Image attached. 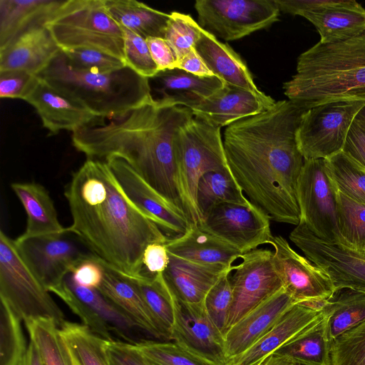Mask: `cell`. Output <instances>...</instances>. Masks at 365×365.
<instances>
[{"instance_id": "1", "label": "cell", "mask_w": 365, "mask_h": 365, "mask_svg": "<svg viewBox=\"0 0 365 365\" xmlns=\"http://www.w3.org/2000/svg\"><path fill=\"white\" fill-rule=\"evenodd\" d=\"M307 110L289 100L229 125L224 133L227 162L245 195L271 220L297 225V182L304 158L297 131Z\"/></svg>"}, {"instance_id": "2", "label": "cell", "mask_w": 365, "mask_h": 365, "mask_svg": "<svg viewBox=\"0 0 365 365\" xmlns=\"http://www.w3.org/2000/svg\"><path fill=\"white\" fill-rule=\"evenodd\" d=\"M64 195L72 217L69 232L126 274L141 272L148 245L168 239L125 197L104 160L87 158L73 173Z\"/></svg>"}, {"instance_id": "3", "label": "cell", "mask_w": 365, "mask_h": 365, "mask_svg": "<svg viewBox=\"0 0 365 365\" xmlns=\"http://www.w3.org/2000/svg\"><path fill=\"white\" fill-rule=\"evenodd\" d=\"M193 117L188 108L165 105L153 98L107 123L73 133L72 143L87 158L123 159L190 222L180 184L176 135Z\"/></svg>"}, {"instance_id": "4", "label": "cell", "mask_w": 365, "mask_h": 365, "mask_svg": "<svg viewBox=\"0 0 365 365\" xmlns=\"http://www.w3.org/2000/svg\"><path fill=\"white\" fill-rule=\"evenodd\" d=\"M283 89L305 110L330 101H365V31L343 40L319 41L300 54L297 72Z\"/></svg>"}, {"instance_id": "5", "label": "cell", "mask_w": 365, "mask_h": 365, "mask_svg": "<svg viewBox=\"0 0 365 365\" xmlns=\"http://www.w3.org/2000/svg\"><path fill=\"white\" fill-rule=\"evenodd\" d=\"M36 76L101 119L117 118L153 98L150 80L130 67L105 73L78 70L61 50Z\"/></svg>"}, {"instance_id": "6", "label": "cell", "mask_w": 365, "mask_h": 365, "mask_svg": "<svg viewBox=\"0 0 365 365\" xmlns=\"http://www.w3.org/2000/svg\"><path fill=\"white\" fill-rule=\"evenodd\" d=\"M43 24L62 51L91 48L125 62L123 31L104 0H63Z\"/></svg>"}, {"instance_id": "7", "label": "cell", "mask_w": 365, "mask_h": 365, "mask_svg": "<svg viewBox=\"0 0 365 365\" xmlns=\"http://www.w3.org/2000/svg\"><path fill=\"white\" fill-rule=\"evenodd\" d=\"M180 187L192 224L202 220L196 192L201 177L208 172H231L226 159L220 128L193 117L176 135Z\"/></svg>"}, {"instance_id": "8", "label": "cell", "mask_w": 365, "mask_h": 365, "mask_svg": "<svg viewBox=\"0 0 365 365\" xmlns=\"http://www.w3.org/2000/svg\"><path fill=\"white\" fill-rule=\"evenodd\" d=\"M0 299L24 321L30 318L54 319L60 327L64 314L49 291L21 255L15 240L0 232Z\"/></svg>"}, {"instance_id": "9", "label": "cell", "mask_w": 365, "mask_h": 365, "mask_svg": "<svg viewBox=\"0 0 365 365\" xmlns=\"http://www.w3.org/2000/svg\"><path fill=\"white\" fill-rule=\"evenodd\" d=\"M365 101H336L305 111L297 131L304 160L326 159L342 151L346 135Z\"/></svg>"}, {"instance_id": "10", "label": "cell", "mask_w": 365, "mask_h": 365, "mask_svg": "<svg viewBox=\"0 0 365 365\" xmlns=\"http://www.w3.org/2000/svg\"><path fill=\"white\" fill-rule=\"evenodd\" d=\"M49 292L57 295L91 331L101 338L137 344L145 339L142 331L120 309L98 289L77 284L71 272Z\"/></svg>"}, {"instance_id": "11", "label": "cell", "mask_w": 365, "mask_h": 365, "mask_svg": "<svg viewBox=\"0 0 365 365\" xmlns=\"http://www.w3.org/2000/svg\"><path fill=\"white\" fill-rule=\"evenodd\" d=\"M337 193L324 159L304 160L297 187L299 223L317 237L331 244H341L336 221Z\"/></svg>"}, {"instance_id": "12", "label": "cell", "mask_w": 365, "mask_h": 365, "mask_svg": "<svg viewBox=\"0 0 365 365\" xmlns=\"http://www.w3.org/2000/svg\"><path fill=\"white\" fill-rule=\"evenodd\" d=\"M198 24L225 41L240 39L278 21L274 0H197Z\"/></svg>"}, {"instance_id": "13", "label": "cell", "mask_w": 365, "mask_h": 365, "mask_svg": "<svg viewBox=\"0 0 365 365\" xmlns=\"http://www.w3.org/2000/svg\"><path fill=\"white\" fill-rule=\"evenodd\" d=\"M240 259V262L234 265L230 274L232 302L226 331L247 313L283 287L274 264L273 251L256 249L243 254Z\"/></svg>"}, {"instance_id": "14", "label": "cell", "mask_w": 365, "mask_h": 365, "mask_svg": "<svg viewBox=\"0 0 365 365\" xmlns=\"http://www.w3.org/2000/svg\"><path fill=\"white\" fill-rule=\"evenodd\" d=\"M64 234L18 237L16 247L31 271L49 291L58 285L92 252L85 251L79 239Z\"/></svg>"}, {"instance_id": "15", "label": "cell", "mask_w": 365, "mask_h": 365, "mask_svg": "<svg viewBox=\"0 0 365 365\" xmlns=\"http://www.w3.org/2000/svg\"><path fill=\"white\" fill-rule=\"evenodd\" d=\"M270 220L252 202L224 203L214 207L197 225L245 254L270 243L273 237Z\"/></svg>"}, {"instance_id": "16", "label": "cell", "mask_w": 365, "mask_h": 365, "mask_svg": "<svg viewBox=\"0 0 365 365\" xmlns=\"http://www.w3.org/2000/svg\"><path fill=\"white\" fill-rule=\"evenodd\" d=\"M290 240L331 279L335 289L351 288L365 292V255L341 244L328 243L299 223Z\"/></svg>"}, {"instance_id": "17", "label": "cell", "mask_w": 365, "mask_h": 365, "mask_svg": "<svg viewBox=\"0 0 365 365\" xmlns=\"http://www.w3.org/2000/svg\"><path fill=\"white\" fill-rule=\"evenodd\" d=\"M273 261L284 289L297 302L319 306L335 291L329 277L294 250L285 238L273 236Z\"/></svg>"}, {"instance_id": "18", "label": "cell", "mask_w": 365, "mask_h": 365, "mask_svg": "<svg viewBox=\"0 0 365 365\" xmlns=\"http://www.w3.org/2000/svg\"><path fill=\"white\" fill-rule=\"evenodd\" d=\"M104 161L125 197L155 222L168 238L187 232L191 222L185 214L149 185L125 160L112 157Z\"/></svg>"}, {"instance_id": "19", "label": "cell", "mask_w": 365, "mask_h": 365, "mask_svg": "<svg viewBox=\"0 0 365 365\" xmlns=\"http://www.w3.org/2000/svg\"><path fill=\"white\" fill-rule=\"evenodd\" d=\"M170 292L174 309L170 341L204 358L226 365L224 335L212 321L204 302L187 303Z\"/></svg>"}, {"instance_id": "20", "label": "cell", "mask_w": 365, "mask_h": 365, "mask_svg": "<svg viewBox=\"0 0 365 365\" xmlns=\"http://www.w3.org/2000/svg\"><path fill=\"white\" fill-rule=\"evenodd\" d=\"M38 78V77H37ZM24 101L36 110L50 135L61 130L75 133L99 123L92 111L62 95L38 78Z\"/></svg>"}, {"instance_id": "21", "label": "cell", "mask_w": 365, "mask_h": 365, "mask_svg": "<svg viewBox=\"0 0 365 365\" xmlns=\"http://www.w3.org/2000/svg\"><path fill=\"white\" fill-rule=\"evenodd\" d=\"M296 304L282 287L243 316L224 334L227 360L250 348Z\"/></svg>"}, {"instance_id": "22", "label": "cell", "mask_w": 365, "mask_h": 365, "mask_svg": "<svg viewBox=\"0 0 365 365\" xmlns=\"http://www.w3.org/2000/svg\"><path fill=\"white\" fill-rule=\"evenodd\" d=\"M274 103L270 96L262 98L242 88L224 84L221 89L191 110L195 118L220 128L260 113Z\"/></svg>"}, {"instance_id": "23", "label": "cell", "mask_w": 365, "mask_h": 365, "mask_svg": "<svg viewBox=\"0 0 365 365\" xmlns=\"http://www.w3.org/2000/svg\"><path fill=\"white\" fill-rule=\"evenodd\" d=\"M61 50L43 23L34 24L0 49V72L23 71L37 76Z\"/></svg>"}, {"instance_id": "24", "label": "cell", "mask_w": 365, "mask_h": 365, "mask_svg": "<svg viewBox=\"0 0 365 365\" xmlns=\"http://www.w3.org/2000/svg\"><path fill=\"white\" fill-rule=\"evenodd\" d=\"M103 278L98 289L148 335L165 339L135 284L123 272L101 259Z\"/></svg>"}, {"instance_id": "25", "label": "cell", "mask_w": 365, "mask_h": 365, "mask_svg": "<svg viewBox=\"0 0 365 365\" xmlns=\"http://www.w3.org/2000/svg\"><path fill=\"white\" fill-rule=\"evenodd\" d=\"M168 253L195 263L233 267V262L243 255L227 242L191 223L187 232L168 238L165 242Z\"/></svg>"}, {"instance_id": "26", "label": "cell", "mask_w": 365, "mask_h": 365, "mask_svg": "<svg viewBox=\"0 0 365 365\" xmlns=\"http://www.w3.org/2000/svg\"><path fill=\"white\" fill-rule=\"evenodd\" d=\"M319 314L320 310L312 304H294L250 348L228 359L226 365H253L266 359L312 323Z\"/></svg>"}, {"instance_id": "27", "label": "cell", "mask_w": 365, "mask_h": 365, "mask_svg": "<svg viewBox=\"0 0 365 365\" xmlns=\"http://www.w3.org/2000/svg\"><path fill=\"white\" fill-rule=\"evenodd\" d=\"M150 79L155 83L154 89L159 95L155 99L165 105L190 109L200 105L224 86L215 76H197L178 68L159 71Z\"/></svg>"}, {"instance_id": "28", "label": "cell", "mask_w": 365, "mask_h": 365, "mask_svg": "<svg viewBox=\"0 0 365 365\" xmlns=\"http://www.w3.org/2000/svg\"><path fill=\"white\" fill-rule=\"evenodd\" d=\"M212 74L224 84L242 88L262 98H267L255 83L245 62L228 44L202 29L194 46Z\"/></svg>"}, {"instance_id": "29", "label": "cell", "mask_w": 365, "mask_h": 365, "mask_svg": "<svg viewBox=\"0 0 365 365\" xmlns=\"http://www.w3.org/2000/svg\"><path fill=\"white\" fill-rule=\"evenodd\" d=\"M169 263L163 274L170 290L181 300L190 304H201L217 282L233 267L209 266L190 262L169 253Z\"/></svg>"}, {"instance_id": "30", "label": "cell", "mask_w": 365, "mask_h": 365, "mask_svg": "<svg viewBox=\"0 0 365 365\" xmlns=\"http://www.w3.org/2000/svg\"><path fill=\"white\" fill-rule=\"evenodd\" d=\"M302 16L316 27L321 42L349 38L365 31V9L354 0H330Z\"/></svg>"}, {"instance_id": "31", "label": "cell", "mask_w": 365, "mask_h": 365, "mask_svg": "<svg viewBox=\"0 0 365 365\" xmlns=\"http://www.w3.org/2000/svg\"><path fill=\"white\" fill-rule=\"evenodd\" d=\"M11 187L27 216L25 232L19 237H31L64 234L68 231L60 223L53 202L46 188L36 182H13Z\"/></svg>"}, {"instance_id": "32", "label": "cell", "mask_w": 365, "mask_h": 365, "mask_svg": "<svg viewBox=\"0 0 365 365\" xmlns=\"http://www.w3.org/2000/svg\"><path fill=\"white\" fill-rule=\"evenodd\" d=\"M63 0H0V49L34 24L43 23Z\"/></svg>"}, {"instance_id": "33", "label": "cell", "mask_w": 365, "mask_h": 365, "mask_svg": "<svg viewBox=\"0 0 365 365\" xmlns=\"http://www.w3.org/2000/svg\"><path fill=\"white\" fill-rule=\"evenodd\" d=\"M330 341L327 320L319 315L273 354L284 356L299 365H330Z\"/></svg>"}, {"instance_id": "34", "label": "cell", "mask_w": 365, "mask_h": 365, "mask_svg": "<svg viewBox=\"0 0 365 365\" xmlns=\"http://www.w3.org/2000/svg\"><path fill=\"white\" fill-rule=\"evenodd\" d=\"M104 4L108 13L120 26L145 38H164L170 14L135 0H104Z\"/></svg>"}, {"instance_id": "35", "label": "cell", "mask_w": 365, "mask_h": 365, "mask_svg": "<svg viewBox=\"0 0 365 365\" xmlns=\"http://www.w3.org/2000/svg\"><path fill=\"white\" fill-rule=\"evenodd\" d=\"M320 312L326 318L331 341L365 320V292L346 287L336 289L323 302Z\"/></svg>"}, {"instance_id": "36", "label": "cell", "mask_w": 365, "mask_h": 365, "mask_svg": "<svg viewBox=\"0 0 365 365\" xmlns=\"http://www.w3.org/2000/svg\"><path fill=\"white\" fill-rule=\"evenodd\" d=\"M196 200L202 217L214 207L224 203L249 205L251 202L235 181L231 172L212 171L200 179Z\"/></svg>"}, {"instance_id": "37", "label": "cell", "mask_w": 365, "mask_h": 365, "mask_svg": "<svg viewBox=\"0 0 365 365\" xmlns=\"http://www.w3.org/2000/svg\"><path fill=\"white\" fill-rule=\"evenodd\" d=\"M125 274L135 284L165 340L170 341L174 309L171 294L163 274L154 277Z\"/></svg>"}, {"instance_id": "38", "label": "cell", "mask_w": 365, "mask_h": 365, "mask_svg": "<svg viewBox=\"0 0 365 365\" xmlns=\"http://www.w3.org/2000/svg\"><path fill=\"white\" fill-rule=\"evenodd\" d=\"M24 322L30 339L37 347L45 365H73L69 350L54 319L37 317Z\"/></svg>"}, {"instance_id": "39", "label": "cell", "mask_w": 365, "mask_h": 365, "mask_svg": "<svg viewBox=\"0 0 365 365\" xmlns=\"http://www.w3.org/2000/svg\"><path fill=\"white\" fill-rule=\"evenodd\" d=\"M61 336L81 365H110L104 339L83 324L64 321L59 327Z\"/></svg>"}, {"instance_id": "40", "label": "cell", "mask_w": 365, "mask_h": 365, "mask_svg": "<svg viewBox=\"0 0 365 365\" xmlns=\"http://www.w3.org/2000/svg\"><path fill=\"white\" fill-rule=\"evenodd\" d=\"M327 171L337 190L365 205V167L344 153L324 159Z\"/></svg>"}, {"instance_id": "41", "label": "cell", "mask_w": 365, "mask_h": 365, "mask_svg": "<svg viewBox=\"0 0 365 365\" xmlns=\"http://www.w3.org/2000/svg\"><path fill=\"white\" fill-rule=\"evenodd\" d=\"M336 221L341 245L361 252L365 247V205L338 190Z\"/></svg>"}, {"instance_id": "42", "label": "cell", "mask_w": 365, "mask_h": 365, "mask_svg": "<svg viewBox=\"0 0 365 365\" xmlns=\"http://www.w3.org/2000/svg\"><path fill=\"white\" fill-rule=\"evenodd\" d=\"M21 321L9 304L1 299L0 365H19L26 352Z\"/></svg>"}, {"instance_id": "43", "label": "cell", "mask_w": 365, "mask_h": 365, "mask_svg": "<svg viewBox=\"0 0 365 365\" xmlns=\"http://www.w3.org/2000/svg\"><path fill=\"white\" fill-rule=\"evenodd\" d=\"M134 344L150 365H221L187 350L173 341L144 339Z\"/></svg>"}, {"instance_id": "44", "label": "cell", "mask_w": 365, "mask_h": 365, "mask_svg": "<svg viewBox=\"0 0 365 365\" xmlns=\"http://www.w3.org/2000/svg\"><path fill=\"white\" fill-rule=\"evenodd\" d=\"M202 29L190 15L177 11L170 14L164 38L173 49L178 64L194 48Z\"/></svg>"}, {"instance_id": "45", "label": "cell", "mask_w": 365, "mask_h": 365, "mask_svg": "<svg viewBox=\"0 0 365 365\" xmlns=\"http://www.w3.org/2000/svg\"><path fill=\"white\" fill-rule=\"evenodd\" d=\"M330 365H365V320L330 341Z\"/></svg>"}, {"instance_id": "46", "label": "cell", "mask_w": 365, "mask_h": 365, "mask_svg": "<svg viewBox=\"0 0 365 365\" xmlns=\"http://www.w3.org/2000/svg\"><path fill=\"white\" fill-rule=\"evenodd\" d=\"M124 39V61L127 66L148 79L159 72L145 38L121 27Z\"/></svg>"}, {"instance_id": "47", "label": "cell", "mask_w": 365, "mask_h": 365, "mask_svg": "<svg viewBox=\"0 0 365 365\" xmlns=\"http://www.w3.org/2000/svg\"><path fill=\"white\" fill-rule=\"evenodd\" d=\"M232 272L223 274L207 294L204 305L212 321L224 335L232 302V289L230 281Z\"/></svg>"}, {"instance_id": "48", "label": "cell", "mask_w": 365, "mask_h": 365, "mask_svg": "<svg viewBox=\"0 0 365 365\" xmlns=\"http://www.w3.org/2000/svg\"><path fill=\"white\" fill-rule=\"evenodd\" d=\"M62 52L68 63L78 70L105 73L127 66L122 59L95 49L81 48Z\"/></svg>"}, {"instance_id": "49", "label": "cell", "mask_w": 365, "mask_h": 365, "mask_svg": "<svg viewBox=\"0 0 365 365\" xmlns=\"http://www.w3.org/2000/svg\"><path fill=\"white\" fill-rule=\"evenodd\" d=\"M38 78L23 71L0 72V97L24 100Z\"/></svg>"}, {"instance_id": "50", "label": "cell", "mask_w": 365, "mask_h": 365, "mask_svg": "<svg viewBox=\"0 0 365 365\" xmlns=\"http://www.w3.org/2000/svg\"><path fill=\"white\" fill-rule=\"evenodd\" d=\"M104 349L110 365H150L134 344L105 340Z\"/></svg>"}, {"instance_id": "51", "label": "cell", "mask_w": 365, "mask_h": 365, "mask_svg": "<svg viewBox=\"0 0 365 365\" xmlns=\"http://www.w3.org/2000/svg\"><path fill=\"white\" fill-rule=\"evenodd\" d=\"M71 273L74 281L79 285L98 289L104 273L101 259L92 252L78 263Z\"/></svg>"}, {"instance_id": "52", "label": "cell", "mask_w": 365, "mask_h": 365, "mask_svg": "<svg viewBox=\"0 0 365 365\" xmlns=\"http://www.w3.org/2000/svg\"><path fill=\"white\" fill-rule=\"evenodd\" d=\"M169 253L165 243L155 242L145 248L142 259V270L139 274L154 277L163 274L169 263Z\"/></svg>"}, {"instance_id": "53", "label": "cell", "mask_w": 365, "mask_h": 365, "mask_svg": "<svg viewBox=\"0 0 365 365\" xmlns=\"http://www.w3.org/2000/svg\"><path fill=\"white\" fill-rule=\"evenodd\" d=\"M145 40L158 71L177 68L178 63L175 55L165 38L148 37Z\"/></svg>"}, {"instance_id": "54", "label": "cell", "mask_w": 365, "mask_h": 365, "mask_svg": "<svg viewBox=\"0 0 365 365\" xmlns=\"http://www.w3.org/2000/svg\"><path fill=\"white\" fill-rule=\"evenodd\" d=\"M342 152L365 167V132L352 123Z\"/></svg>"}, {"instance_id": "55", "label": "cell", "mask_w": 365, "mask_h": 365, "mask_svg": "<svg viewBox=\"0 0 365 365\" xmlns=\"http://www.w3.org/2000/svg\"><path fill=\"white\" fill-rule=\"evenodd\" d=\"M330 0H274L280 11L302 16L328 4Z\"/></svg>"}, {"instance_id": "56", "label": "cell", "mask_w": 365, "mask_h": 365, "mask_svg": "<svg viewBox=\"0 0 365 365\" xmlns=\"http://www.w3.org/2000/svg\"><path fill=\"white\" fill-rule=\"evenodd\" d=\"M187 73L197 76H213L205 63L197 53L195 48H192L178 63V67Z\"/></svg>"}, {"instance_id": "57", "label": "cell", "mask_w": 365, "mask_h": 365, "mask_svg": "<svg viewBox=\"0 0 365 365\" xmlns=\"http://www.w3.org/2000/svg\"><path fill=\"white\" fill-rule=\"evenodd\" d=\"M19 365H45L41 354L33 341H30L26 352Z\"/></svg>"}, {"instance_id": "58", "label": "cell", "mask_w": 365, "mask_h": 365, "mask_svg": "<svg viewBox=\"0 0 365 365\" xmlns=\"http://www.w3.org/2000/svg\"><path fill=\"white\" fill-rule=\"evenodd\" d=\"M263 365H299L294 363L289 358L277 354H272L264 361Z\"/></svg>"}, {"instance_id": "59", "label": "cell", "mask_w": 365, "mask_h": 365, "mask_svg": "<svg viewBox=\"0 0 365 365\" xmlns=\"http://www.w3.org/2000/svg\"><path fill=\"white\" fill-rule=\"evenodd\" d=\"M353 123L365 132V105L356 114Z\"/></svg>"}, {"instance_id": "60", "label": "cell", "mask_w": 365, "mask_h": 365, "mask_svg": "<svg viewBox=\"0 0 365 365\" xmlns=\"http://www.w3.org/2000/svg\"><path fill=\"white\" fill-rule=\"evenodd\" d=\"M68 347V346H67ZM69 350V349H68ZM69 352H70V354H71V359H72V364L73 365H81L79 364V362L78 361V360L76 359V358L73 356V354L69 350Z\"/></svg>"}, {"instance_id": "61", "label": "cell", "mask_w": 365, "mask_h": 365, "mask_svg": "<svg viewBox=\"0 0 365 365\" xmlns=\"http://www.w3.org/2000/svg\"><path fill=\"white\" fill-rule=\"evenodd\" d=\"M266 359H263V360H262V361H259V362H257V363H256V364H253V365H263V364H264V361H266Z\"/></svg>"}, {"instance_id": "62", "label": "cell", "mask_w": 365, "mask_h": 365, "mask_svg": "<svg viewBox=\"0 0 365 365\" xmlns=\"http://www.w3.org/2000/svg\"><path fill=\"white\" fill-rule=\"evenodd\" d=\"M361 253H362L363 255H365V247L364 248V250L361 252Z\"/></svg>"}]
</instances>
